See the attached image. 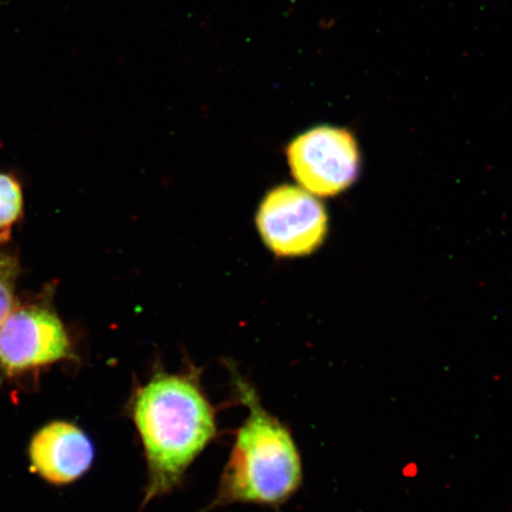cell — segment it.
Segmentation results:
<instances>
[{"label":"cell","instance_id":"obj_1","mask_svg":"<svg viewBox=\"0 0 512 512\" xmlns=\"http://www.w3.org/2000/svg\"><path fill=\"white\" fill-rule=\"evenodd\" d=\"M142 443L147 480L143 507L174 492L190 466L217 437L216 409L201 386L200 370H159L133 390L126 405Z\"/></svg>","mask_w":512,"mask_h":512},{"label":"cell","instance_id":"obj_2","mask_svg":"<svg viewBox=\"0 0 512 512\" xmlns=\"http://www.w3.org/2000/svg\"><path fill=\"white\" fill-rule=\"evenodd\" d=\"M232 373L235 398L248 415L236 433L216 495L202 512L232 504L278 509L302 486V457L291 431L262 405L252 384Z\"/></svg>","mask_w":512,"mask_h":512},{"label":"cell","instance_id":"obj_3","mask_svg":"<svg viewBox=\"0 0 512 512\" xmlns=\"http://www.w3.org/2000/svg\"><path fill=\"white\" fill-rule=\"evenodd\" d=\"M287 159L300 188L318 197L341 194L360 176V147L341 127L317 126L300 134L288 145Z\"/></svg>","mask_w":512,"mask_h":512},{"label":"cell","instance_id":"obj_4","mask_svg":"<svg viewBox=\"0 0 512 512\" xmlns=\"http://www.w3.org/2000/svg\"><path fill=\"white\" fill-rule=\"evenodd\" d=\"M266 246L278 256H304L322 246L328 215L315 195L300 187L281 185L268 192L256 216Z\"/></svg>","mask_w":512,"mask_h":512},{"label":"cell","instance_id":"obj_5","mask_svg":"<svg viewBox=\"0 0 512 512\" xmlns=\"http://www.w3.org/2000/svg\"><path fill=\"white\" fill-rule=\"evenodd\" d=\"M70 358L67 330L46 304L16 307L0 325V369L9 376Z\"/></svg>","mask_w":512,"mask_h":512},{"label":"cell","instance_id":"obj_6","mask_svg":"<svg viewBox=\"0 0 512 512\" xmlns=\"http://www.w3.org/2000/svg\"><path fill=\"white\" fill-rule=\"evenodd\" d=\"M94 444L87 433L69 421H53L41 428L29 445L31 470L50 484H72L94 463Z\"/></svg>","mask_w":512,"mask_h":512},{"label":"cell","instance_id":"obj_7","mask_svg":"<svg viewBox=\"0 0 512 512\" xmlns=\"http://www.w3.org/2000/svg\"><path fill=\"white\" fill-rule=\"evenodd\" d=\"M23 195L15 178L0 174V232H8L21 217Z\"/></svg>","mask_w":512,"mask_h":512},{"label":"cell","instance_id":"obj_8","mask_svg":"<svg viewBox=\"0 0 512 512\" xmlns=\"http://www.w3.org/2000/svg\"><path fill=\"white\" fill-rule=\"evenodd\" d=\"M19 274L17 258L0 252V325L14 309L15 287Z\"/></svg>","mask_w":512,"mask_h":512}]
</instances>
